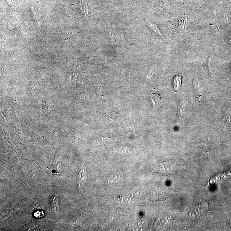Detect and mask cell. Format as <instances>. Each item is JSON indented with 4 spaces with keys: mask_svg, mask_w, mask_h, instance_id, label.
I'll return each instance as SVG.
<instances>
[{
    "mask_svg": "<svg viewBox=\"0 0 231 231\" xmlns=\"http://www.w3.org/2000/svg\"><path fill=\"white\" fill-rule=\"evenodd\" d=\"M182 85V78L180 75H177L173 79V85L175 91L177 92L180 90Z\"/></svg>",
    "mask_w": 231,
    "mask_h": 231,
    "instance_id": "obj_2",
    "label": "cell"
},
{
    "mask_svg": "<svg viewBox=\"0 0 231 231\" xmlns=\"http://www.w3.org/2000/svg\"><path fill=\"white\" fill-rule=\"evenodd\" d=\"M86 179H87V172H86V169L84 168L80 171L78 178V189L80 192L82 191Z\"/></svg>",
    "mask_w": 231,
    "mask_h": 231,
    "instance_id": "obj_1",
    "label": "cell"
}]
</instances>
